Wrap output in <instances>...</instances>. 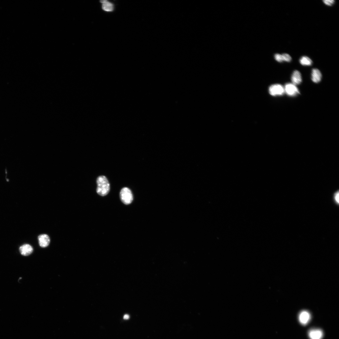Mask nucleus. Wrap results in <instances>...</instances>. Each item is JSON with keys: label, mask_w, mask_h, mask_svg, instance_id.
<instances>
[{"label": "nucleus", "mask_w": 339, "mask_h": 339, "mask_svg": "<svg viewBox=\"0 0 339 339\" xmlns=\"http://www.w3.org/2000/svg\"><path fill=\"white\" fill-rule=\"evenodd\" d=\"M96 182L97 193L102 196L107 195L110 191V185L107 177L104 176H100L97 179Z\"/></svg>", "instance_id": "nucleus-1"}, {"label": "nucleus", "mask_w": 339, "mask_h": 339, "mask_svg": "<svg viewBox=\"0 0 339 339\" xmlns=\"http://www.w3.org/2000/svg\"><path fill=\"white\" fill-rule=\"evenodd\" d=\"M120 196L121 201L126 205L131 203L133 200V197L132 192L127 188L125 187L121 190Z\"/></svg>", "instance_id": "nucleus-2"}, {"label": "nucleus", "mask_w": 339, "mask_h": 339, "mask_svg": "<svg viewBox=\"0 0 339 339\" xmlns=\"http://www.w3.org/2000/svg\"><path fill=\"white\" fill-rule=\"evenodd\" d=\"M270 94L274 96H282L285 93L284 87L279 84H275L271 86L269 88Z\"/></svg>", "instance_id": "nucleus-3"}, {"label": "nucleus", "mask_w": 339, "mask_h": 339, "mask_svg": "<svg viewBox=\"0 0 339 339\" xmlns=\"http://www.w3.org/2000/svg\"><path fill=\"white\" fill-rule=\"evenodd\" d=\"M284 89L285 92L289 96H295L300 93L296 86L292 83H289L286 84Z\"/></svg>", "instance_id": "nucleus-4"}, {"label": "nucleus", "mask_w": 339, "mask_h": 339, "mask_svg": "<svg viewBox=\"0 0 339 339\" xmlns=\"http://www.w3.org/2000/svg\"><path fill=\"white\" fill-rule=\"evenodd\" d=\"M311 319V315L310 313L306 310H303L300 313L299 316V320L302 325L307 324Z\"/></svg>", "instance_id": "nucleus-5"}, {"label": "nucleus", "mask_w": 339, "mask_h": 339, "mask_svg": "<svg viewBox=\"0 0 339 339\" xmlns=\"http://www.w3.org/2000/svg\"><path fill=\"white\" fill-rule=\"evenodd\" d=\"M310 339H322L323 336V331L319 329H312L308 332Z\"/></svg>", "instance_id": "nucleus-6"}, {"label": "nucleus", "mask_w": 339, "mask_h": 339, "mask_svg": "<svg viewBox=\"0 0 339 339\" xmlns=\"http://www.w3.org/2000/svg\"><path fill=\"white\" fill-rule=\"evenodd\" d=\"M38 240L40 246L43 248L48 246L50 243V239L47 234H42L38 237Z\"/></svg>", "instance_id": "nucleus-7"}, {"label": "nucleus", "mask_w": 339, "mask_h": 339, "mask_svg": "<svg viewBox=\"0 0 339 339\" xmlns=\"http://www.w3.org/2000/svg\"><path fill=\"white\" fill-rule=\"evenodd\" d=\"M19 250L21 255L24 256H28L32 253L33 248L30 245L25 244L21 246Z\"/></svg>", "instance_id": "nucleus-8"}, {"label": "nucleus", "mask_w": 339, "mask_h": 339, "mask_svg": "<svg viewBox=\"0 0 339 339\" xmlns=\"http://www.w3.org/2000/svg\"><path fill=\"white\" fill-rule=\"evenodd\" d=\"M322 75L319 70L317 69H312L311 74L312 81L315 83L320 82L322 79Z\"/></svg>", "instance_id": "nucleus-9"}, {"label": "nucleus", "mask_w": 339, "mask_h": 339, "mask_svg": "<svg viewBox=\"0 0 339 339\" xmlns=\"http://www.w3.org/2000/svg\"><path fill=\"white\" fill-rule=\"evenodd\" d=\"M292 84L296 86L301 83L302 82V77L301 73L298 70L295 71L292 76Z\"/></svg>", "instance_id": "nucleus-10"}, {"label": "nucleus", "mask_w": 339, "mask_h": 339, "mask_svg": "<svg viewBox=\"0 0 339 339\" xmlns=\"http://www.w3.org/2000/svg\"><path fill=\"white\" fill-rule=\"evenodd\" d=\"M100 2L102 4V8L104 11L107 12H111L113 11L114 6L113 4L107 0L101 1Z\"/></svg>", "instance_id": "nucleus-11"}, {"label": "nucleus", "mask_w": 339, "mask_h": 339, "mask_svg": "<svg viewBox=\"0 0 339 339\" xmlns=\"http://www.w3.org/2000/svg\"><path fill=\"white\" fill-rule=\"evenodd\" d=\"M300 62L301 65L304 66H310L312 63V60L306 56L302 57L300 60Z\"/></svg>", "instance_id": "nucleus-12"}, {"label": "nucleus", "mask_w": 339, "mask_h": 339, "mask_svg": "<svg viewBox=\"0 0 339 339\" xmlns=\"http://www.w3.org/2000/svg\"><path fill=\"white\" fill-rule=\"evenodd\" d=\"M332 200L336 206H339V191H336L333 193L332 196Z\"/></svg>", "instance_id": "nucleus-13"}, {"label": "nucleus", "mask_w": 339, "mask_h": 339, "mask_svg": "<svg viewBox=\"0 0 339 339\" xmlns=\"http://www.w3.org/2000/svg\"><path fill=\"white\" fill-rule=\"evenodd\" d=\"M283 61L290 62L292 59L291 56L288 54H284L282 55Z\"/></svg>", "instance_id": "nucleus-14"}, {"label": "nucleus", "mask_w": 339, "mask_h": 339, "mask_svg": "<svg viewBox=\"0 0 339 339\" xmlns=\"http://www.w3.org/2000/svg\"><path fill=\"white\" fill-rule=\"evenodd\" d=\"M274 58L278 62H282L283 61L282 55L276 54L274 55Z\"/></svg>", "instance_id": "nucleus-15"}, {"label": "nucleus", "mask_w": 339, "mask_h": 339, "mask_svg": "<svg viewBox=\"0 0 339 339\" xmlns=\"http://www.w3.org/2000/svg\"><path fill=\"white\" fill-rule=\"evenodd\" d=\"M323 1L325 4L328 6L332 5L334 3L333 0H324Z\"/></svg>", "instance_id": "nucleus-16"}, {"label": "nucleus", "mask_w": 339, "mask_h": 339, "mask_svg": "<svg viewBox=\"0 0 339 339\" xmlns=\"http://www.w3.org/2000/svg\"><path fill=\"white\" fill-rule=\"evenodd\" d=\"M129 318V316L128 314H125L123 316V319L125 320L128 319Z\"/></svg>", "instance_id": "nucleus-17"}]
</instances>
